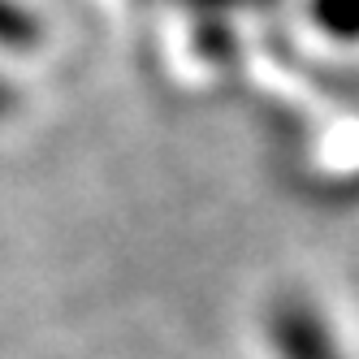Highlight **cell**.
<instances>
[{
	"instance_id": "6da1fadb",
	"label": "cell",
	"mask_w": 359,
	"mask_h": 359,
	"mask_svg": "<svg viewBox=\"0 0 359 359\" xmlns=\"http://www.w3.org/2000/svg\"><path fill=\"white\" fill-rule=\"evenodd\" d=\"M273 346L281 359H342L329 325L307 303H281L273 316Z\"/></svg>"
},
{
	"instance_id": "7a4b0ae2",
	"label": "cell",
	"mask_w": 359,
	"mask_h": 359,
	"mask_svg": "<svg viewBox=\"0 0 359 359\" xmlns=\"http://www.w3.org/2000/svg\"><path fill=\"white\" fill-rule=\"evenodd\" d=\"M316 18L329 35L359 39V0H316Z\"/></svg>"
},
{
	"instance_id": "3957f363",
	"label": "cell",
	"mask_w": 359,
	"mask_h": 359,
	"mask_svg": "<svg viewBox=\"0 0 359 359\" xmlns=\"http://www.w3.org/2000/svg\"><path fill=\"white\" fill-rule=\"evenodd\" d=\"M0 109H5V95H0Z\"/></svg>"
}]
</instances>
